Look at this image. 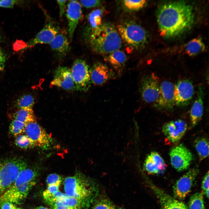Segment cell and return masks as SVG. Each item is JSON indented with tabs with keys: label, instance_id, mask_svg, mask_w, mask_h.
Returning a JSON list of instances; mask_svg holds the SVG:
<instances>
[{
	"label": "cell",
	"instance_id": "cell-24",
	"mask_svg": "<svg viewBox=\"0 0 209 209\" xmlns=\"http://www.w3.org/2000/svg\"><path fill=\"white\" fill-rule=\"evenodd\" d=\"M38 174L37 170L27 167L20 172L12 186H18L33 181Z\"/></svg>",
	"mask_w": 209,
	"mask_h": 209
},
{
	"label": "cell",
	"instance_id": "cell-11",
	"mask_svg": "<svg viewBox=\"0 0 209 209\" xmlns=\"http://www.w3.org/2000/svg\"><path fill=\"white\" fill-rule=\"evenodd\" d=\"M194 93V87L190 80H179L174 85L175 105L180 107L188 105L192 100Z\"/></svg>",
	"mask_w": 209,
	"mask_h": 209
},
{
	"label": "cell",
	"instance_id": "cell-33",
	"mask_svg": "<svg viewBox=\"0 0 209 209\" xmlns=\"http://www.w3.org/2000/svg\"><path fill=\"white\" fill-rule=\"evenodd\" d=\"M26 124L16 120H12L9 125V132L15 136L21 134L24 132Z\"/></svg>",
	"mask_w": 209,
	"mask_h": 209
},
{
	"label": "cell",
	"instance_id": "cell-9",
	"mask_svg": "<svg viewBox=\"0 0 209 209\" xmlns=\"http://www.w3.org/2000/svg\"><path fill=\"white\" fill-rule=\"evenodd\" d=\"M199 172L197 167L191 168L176 181L173 187L175 198L181 200L185 198L190 192Z\"/></svg>",
	"mask_w": 209,
	"mask_h": 209
},
{
	"label": "cell",
	"instance_id": "cell-8",
	"mask_svg": "<svg viewBox=\"0 0 209 209\" xmlns=\"http://www.w3.org/2000/svg\"><path fill=\"white\" fill-rule=\"evenodd\" d=\"M170 156L172 165L179 172L188 169L193 159L191 152L181 144L175 146L171 149Z\"/></svg>",
	"mask_w": 209,
	"mask_h": 209
},
{
	"label": "cell",
	"instance_id": "cell-49",
	"mask_svg": "<svg viewBox=\"0 0 209 209\" xmlns=\"http://www.w3.org/2000/svg\"><path fill=\"white\" fill-rule=\"evenodd\" d=\"M17 209H23L20 208H17Z\"/></svg>",
	"mask_w": 209,
	"mask_h": 209
},
{
	"label": "cell",
	"instance_id": "cell-3",
	"mask_svg": "<svg viewBox=\"0 0 209 209\" xmlns=\"http://www.w3.org/2000/svg\"><path fill=\"white\" fill-rule=\"evenodd\" d=\"M64 189L66 194L78 199L82 207L86 208L94 201L98 193L95 184L80 173L65 178Z\"/></svg>",
	"mask_w": 209,
	"mask_h": 209
},
{
	"label": "cell",
	"instance_id": "cell-19",
	"mask_svg": "<svg viewBox=\"0 0 209 209\" xmlns=\"http://www.w3.org/2000/svg\"><path fill=\"white\" fill-rule=\"evenodd\" d=\"M91 81L94 84L101 85L112 77V72L105 65L99 62L95 64L89 70Z\"/></svg>",
	"mask_w": 209,
	"mask_h": 209
},
{
	"label": "cell",
	"instance_id": "cell-17",
	"mask_svg": "<svg viewBox=\"0 0 209 209\" xmlns=\"http://www.w3.org/2000/svg\"><path fill=\"white\" fill-rule=\"evenodd\" d=\"M51 86H57L66 90L74 88L71 69L65 66H59L55 70Z\"/></svg>",
	"mask_w": 209,
	"mask_h": 209
},
{
	"label": "cell",
	"instance_id": "cell-10",
	"mask_svg": "<svg viewBox=\"0 0 209 209\" xmlns=\"http://www.w3.org/2000/svg\"><path fill=\"white\" fill-rule=\"evenodd\" d=\"M35 184V182L33 181L18 186H12L0 196V205L5 202L14 204L21 203Z\"/></svg>",
	"mask_w": 209,
	"mask_h": 209
},
{
	"label": "cell",
	"instance_id": "cell-44",
	"mask_svg": "<svg viewBox=\"0 0 209 209\" xmlns=\"http://www.w3.org/2000/svg\"><path fill=\"white\" fill-rule=\"evenodd\" d=\"M71 208L65 206H54V209H69Z\"/></svg>",
	"mask_w": 209,
	"mask_h": 209
},
{
	"label": "cell",
	"instance_id": "cell-46",
	"mask_svg": "<svg viewBox=\"0 0 209 209\" xmlns=\"http://www.w3.org/2000/svg\"><path fill=\"white\" fill-rule=\"evenodd\" d=\"M110 209H121L119 208H116V207H114L112 206H111V207Z\"/></svg>",
	"mask_w": 209,
	"mask_h": 209
},
{
	"label": "cell",
	"instance_id": "cell-31",
	"mask_svg": "<svg viewBox=\"0 0 209 209\" xmlns=\"http://www.w3.org/2000/svg\"><path fill=\"white\" fill-rule=\"evenodd\" d=\"M53 204V207L63 206L80 208L82 207L81 203L78 199L69 195L64 198L57 199Z\"/></svg>",
	"mask_w": 209,
	"mask_h": 209
},
{
	"label": "cell",
	"instance_id": "cell-29",
	"mask_svg": "<svg viewBox=\"0 0 209 209\" xmlns=\"http://www.w3.org/2000/svg\"><path fill=\"white\" fill-rule=\"evenodd\" d=\"M194 145L200 160L206 158L208 156L209 142L206 138L200 137L197 138L194 142Z\"/></svg>",
	"mask_w": 209,
	"mask_h": 209
},
{
	"label": "cell",
	"instance_id": "cell-45",
	"mask_svg": "<svg viewBox=\"0 0 209 209\" xmlns=\"http://www.w3.org/2000/svg\"><path fill=\"white\" fill-rule=\"evenodd\" d=\"M33 209H49L47 208L42 206H40L35 208Z\"/></svg>",
	"mask_w": 209,
	"mask_h": 209
},
{
	"label": "cell",
	"instance_id": "cell-42",
	"mask_svg": "<svg viewBox=\"0 0 209 209\" xmlns=\"http://www.w3.org/2000/svg\"><path fill=\"white\" fill-rule=\"evenodd\" d=\"M0 209H17L14 204L9 202H5L0 205Z\"/></svg>",
	"mask_w": 209,
	"mask_h": 209
},
{
	"label": "cell",
	"instance_id": "cell-12",
	"mask_svg": "<svg viewBox=\"0 0 209 209\" xmlns=\"http://www.w3.org/2000/svg\"><path fill=\"white\" fill-rule=\"evenodd\" d=\"M175 105L174 84L170 81H164L160 84L159 96L154 106L167 110L172 109Z\"/></svg>",
	"mask_w": 209,
	"mask_h": 209
},
{
	"label": "cell",
	"instance_id": "cell-26",
	"mask_svg": "<svg viewBox=\"0 0 209 209\" xmlns=\"http://www.w3.org/2000/svg\"><path fill=\"white\" fill-rule=\"evenodd\" d=\"M102 11L96 9L91 12L88 16V25L85 33L87 34L99 27L102 24Z\"/></svg>",
	"mask_w": 209,
	"mask_h": 209
},
{
	"label": "cell",
	"instance_id": "cell-48",
	"mask_svg": "<svg viewBox=\"0 0 209 209\" xmlns=\"http://www.w3.org/2000/svg\"><path fill=\"white\" fill-rule=\"evenodd\" d=\"M2 39V37L0 34V41Z\"/></svg>",
	"mask_w": 209,
	"mask_h": 209
},
{
	"label": "cell",
	"instance_id": "cell-34",
	"mask_svg": "<svg viewBox=\"0 0 209 209\" xmlns=\"http://www.w3.org/2000/svg\"><path fill=\"white\" fill-rule=\"evenodd\" d=\"M146 1L145 0H126L123 1V3L128 9L135 10L142 8L145 4Z\"/></svg>",
	"mask_w": 209,
	"mask_h": 209
},
{
	"label": "cell",
	"instance_id": "cell-36",
	"mask_svg": "<svg viewBox=\"0 0 209 209\" xmlns=\"http://www.w3.org/2000/svg\"><path fill=\"white\" fill-rule=\"evenodd\" d=\"M112 206L108 201L102 200L97 203L92 209H110Z\"/></svg>",
	"mask_w": 209,
	"mask_h": 209
},
{
	"label": "cell",
	"instance_id": "cell-39",
	"mask_svg": "<svg viewBox=\"0 0 209 209\" xmlns=\"http://www.w3.org/2000/svg\"><path fill=\"white\" fill-rule=\"evenodd\" d=\"M209 172L208 171L204 176L202 183L201 188L203 194H204L206 192L209 191Z\"/></svg>",
	"mask_w": 209,
	"mask_h": 209
},
{
	"label": "cell",
	"instance_id": "cell-25",
	"mask_svg": "<svg viewBox=\"0 0 209 209\" xmlns=\"http://www.w3.org/2000/svg\"><path fill=\"white\" fill-rule=\"evenodd\" d=\"M10 116L12 120H16L26 124L36 121L33 109L25 108L16 110L11 114Z\"/></svg>",
	"mask_w": 209,
	"mask_h": 209
},
{
	"label": "cell",
	"instance_id": "cell-20",
	"mask_svg": "<svg viewBox=\"0 0 209 209\" xmlns=\"http://www.w3.org/2000/svg\"><path fill=\"white\" fill-rule=\"evenodd\" d=\"M166 167L165 161L157 152H154L147 156L144 164L145 170L151 174L163 173Z\"/></svg>",
	"mask_w": 209,
	"mask_h": 209
},
{
	"label": "cell",
	"instance_id": "cell-13",
	"mask_svg": "<svg viewBox=\"0 0 209 209\" xmlns=\"http://www.w3.org/2000/svg\"><path fill=\"white\" fill-rule=\"evenodd\" d=\"M24 132L36 146L45 148L51 143V139L49 135L36 121L27 124Z\"/></svg>",
	"mask_w": 209,
	"mask_h": 209
},
{
	"label": "cell",
	"instance_id": "cell-4",
	"mask_svg": "<svg viewBox=\"0 0 209 209\" xmlns=\"http://www.w3.org/2000/svg\"><path fill=\"white\" fill-rule=\"evenodd\" d=\"M27 163L21 158H7L0 161V196L14 184Z\"/></svg>",
	"mask_w": 209,
	"mask_h": 209
},
{
	"label": "cell",
	"instance_id": "cell-35",
	"mask_svg": "<svg viewBox=\"0 0 209 209\" xmlns=\"http://www.w3.org/2000/svg\"><path fill=\"white\" fill-rule=\"evenodd\" d=\"M62 181V178L60 176L55 173L49 174L46 179V182L48 186L56 185L59 186Z\"/></svg>",
	"mask_w": 209,
	"mask_h": 209
},
{
	"label": "cell",
	"instance_id": "cell-18",
	"mask_svg": "<svg viewBox=\"0 0 209 209\" xmlns=\"http://www.w3.org/2000/svg\"><path fill=\"white\" fill-rule=\"evenodd\" d=\"M58 29L51 23L46 24L35 37L26 44L23 49L39 44H49L58 33Z\"/></svg>",
	"mask_w": 209,
	"mask_h": 209
},
{
	"label": "cell",
	"instance_id": "cell-16",
	"mask_svg": "<svg viewBox=\"0 0 209 209\" xmlns=\"http://www.w3.org/2000/svg\"><path fill=\"white\" fill-rule=\"evenodd\" d=\"M150 186L160 202L162 209H188L183 202L152 183Z\"/></svg>",
	"mask_w": 209,
	"mask_h": 209
},
{
	"label": "cell",
	"instance_id": "cell-43",
	"mask_svg": "<svg viewBox=\"0 0 209 209\" xmlns=\"http://www.w3.org/2000/svg\"><path fill=\"white\" fill-rule=\"evenodd\" d=\"M59 187L56 185L48 186L46 191L50 193L53 194L59 191Z\"/></svg>",
	"mask_w": 209,
	"mask_h": 209
},
{
	"label": "cell",
	"instance_id": "cell-47",
	"mask_svg": "<svg viewBox=\"0 0 209 209\" xmlns=\"http://www.w3.org/2000/svg\"><path fill=\"white\" fill-rule=\"evenodd\" d=\"M69 209H80V208H71Z\"/></svg>",
	"mask_w": 209,
	"mask_h": 209
},
{
	"label": "cell",
	"instance_id": "cell-38",
	"mask_svg": "<svg viewBox=\"0 0 209 209\" xmlns=\"http://www.w3.org/2000/svg\"><path fill=\"white\" fill-rule=\"evenodd\" d=\"M18 2V1L15 0H0V7L12 8L15 4Z\"/></svg>",
	"mask_w": 209,
	"mask_h": 209
},
{
	"label": "cell",
	"instance_id": "cell-30",
	"mask_svg": "<svg viewBox=\"0 0 209 209\" xmlns=\"http://www.w3.org/2000/svg\"><path fill=\"white\" fill-rule=\"evenodd\" d=\"M202 192H198L192 194L188 202V209H205Z\"/></svg>",
	"mask_w": 209,
	"mask_h": 209
},
{
	"label": "cell",
	"instance_id": "cell-21",
	"mask_svg": "<svg viewBox=\"0 0 209 209\" xmlns=\"http://www.w3.org/2000/svg\"><path fill=\"white\" fill-rule=\"evenodd\" d=\"M204 92L201 85L198 87L196 98L190 110V116L192 126L197 125L201 119L203 111Z\"/></svg>",
	"mask_w": 209,
	"mask_h": 209
},
{
	"label": "cell",
	"instance_id": "cell-1",
	"mask_svg": "<svg viewBox=\"0 0 209 209\" xmlns=\"http://www.w3.org/2000/svg\"><path fill=\"white\" fill-rule=\"evenodd\" d=\"M156 16L161 34L167 38L185 33L191 28L194 21L192 7L184 1L163 4L158 8Z\"/></svg>",
	"mask_w": 209,
	"mask_h": 209
},
{
	"label": "cell",
	"instance_id": "cell-28",
	"mask_svg": "<svg viewBox=\"0 0 209 209\" xmlns=\"http://www.w3.org/2000/svg\"><path fill=\"white\" fill-rule=\"evenodd\" d=\"M126 59V56L123 52L117 50L110 54L107 60L114 69L118 70L124 64Z\"/></svg>",
	"mask_w": 209,
	"mask_h": 209
},
{
	"label": "cell",
	"instance_id": "cell-32",
	"mask_svg": "<svg viewBox=\"0 0 209 209\" xmlns=\"http://www.w3.org/2000/svg\"><path fill=\"white\" fill-rule=\"evenodd\" d=\"M15 143L17 146L23 149H30L36 146L33 141L25 134H21L17 136Z\"/></svg>",
	"mask_w": 209,
	"mask_h": 209
},
{
	"label": "cell",
	"instance_id": "cell-14",
	"mask_svg": "<svg viewBox=\"0 0 209 209\" xmlns=\"http://www.w3.org/2000/svg\"><path fill=\"white\" fill-rule=\"evenodd\" d=\"M188 128L186 122L181 119L172 120L165 123L162 131L166 138L173 143H178L185 134Z\"/></svg>",
	"mask_w": 209,
	"mask_h": 209
},
{
	"label": "cell",
	"instance_id": "cell-27",
	"mask_svg": "<svg viewBox=\"0 0 209 209\" xmlns=\"http://www.w3.org/2000/svg\"><path fill=\"white\" fill-rule=\"evenodd\" d=\"M205 46L201 39L194 38L189 42L185 46V51L190 56H194L204 51Z\"/></svg>",
	"mask_w": 209,
	"mask_h": 209
},
{
	"label": "cell",
	"instance_id": "cell-22",
	"mask_svg": "<svg viewBox=\"0 0 209 209\" xmlns=\"http://www.w3.org/2000/svg\"><path fill=\"white\" fill-rule=\"evenodd\" d=\"M49 44L51 49L61 58L65 56L70 49L67 37L62 33H58Z\"/></svg>",
	"mask_w": 209,
	"mask_h": 209
},
{
	"label": "cell",
	"instance_id": "cell-6",
	"mask_svg": "<svg viewBox=\"0 0 209 209\" xmlns=\"http://www.w3.org/2000/svg\"><path fill=\"white\" fill-rule=\"evenodd\" d=\"M74 84V88L78 91H86L91 85L89 70L88 65L84 60H76L71 69Z\"/></svg>",
	"mask_w": 209,
	"mask_h": 209
},
{
	"label": "cell",
	"instance_id": "cell-15",
	"mask_svg": "<svg viewBox=\"0 0 209 209\" xmlns=\"http://www.w3.org/2000/svg\"><path fill=\"white\" fill-rule=\"evenodd\" d=\"M81 4L76 0L69 1L66 10V16L68 24L69 36L70 40L81 19L82 15Z\"/></svg>",
	"mask_w": 209,
	"mask_h": 209
},
{
	"label": "cell",
	"instance_id": "cell-2",
	"mask_svg": "<svg viewBox=\"0 0 209 209\" xmlns=\"http://www.w3.org/2000/svg\"><path fill=\"white\" fill-rule=\"evenodd\" d=\"M93 50L102 55L118 50L121 46L120 37L112 24L106 23L85 35Z\"/></svg>",
	"mask_w": 209,
	"mask_h": 209
},
{
	"label": "cell",
	"instance_id": "cell-7",
	"mask_svg": "<svg viewBox=\"0 0 209 209\" xmlns=\"http://www.w3.org/2000/svg\"><path fill=\"white\" fill-rule=\"evenodd\" d=\"M159 79L154 73L144 77L141 82L140 92L143 99L146 102H155L159 94Z\"/></svg>",
	"mask_w": 209,
	"mask_h": 209
},
{
	"label": "cell",
	"instance_id": "cell-23",
	"mask_svg": "<svg viewBox=\"0 0 209 209\" xmlns=\"http://www.w3.org/2000/svg\"><path fill=\"white\" fill-rule=\"evenodd\" d=\"M35 103L33 96L31 94L24 93L19 95L13 102L12 109L14 111L25 108L33 109Z\"/></svg>",
	"mask_w": 209,
	"mask_h": 209
},
{
	"label": "cell",
	"instance_id": "cell-37",
	"mask_svg": "<svg viewBox=\"0 0 209 209\" xmlns=\"http://www.w3.org/2000/svg\"><path fill=\"white\" fill-rule=\"evenodd\" d=\"M80 3L87 8H91L99 6L100 3L99 0H80Z\"/></svg>",
	"mask_w": 209,
	"mask_h": 209
},
{
	"label": "cell",
	"instance_id": "cell-40",
	"mask_svg": "<svg viewBox=\"0 0 209 209\" xmlns=\"http://www.w3.org/2000/svg\"><path fill=\"white\" fill-rule=\"evenodd\" d=\"M67 1V0L57 1L59 8L60 16V17H62L64 14Z\"/></svg>",
	"mask_w": 209,
	"mask_h": 209
},
{
	"label": "cell",
	"instance_id": "cell-41",
	"mask_svg": "<svg viewBox=\"0 0 209 209\" xmlns=\"http://www.w3.org/2000/svg\"><path fill=\"white\" fill-rule=\"evenodd\" d=\"M6 60L5 54L0 48V72L2 71L4 69Z\"/></svg>",
	"mask_w": 209,
	"mask_h": 209
},
{
	"label": "cell",
	"instance_id": "cell-5",
	"mask_svg": "<svg viewBox=\"0 0 209 209\" xmlns=\"http://www.w3.org/2000/svg\"><path fill=\"white\" fill-rule=\"evenodd\" d=\"M119 34L122 39L130 46L138 48L146 42V32L140 26L136 24H128L118 26Z\"/></svg>",
	"mask_w": 209,
	"mask_h": 209
}]
</instances>
